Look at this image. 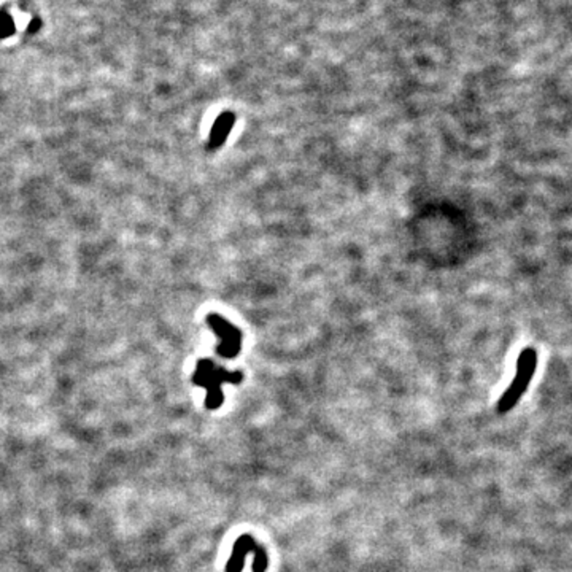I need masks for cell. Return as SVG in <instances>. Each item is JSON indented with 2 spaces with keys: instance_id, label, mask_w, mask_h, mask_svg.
<instances>
[{
  "instance_id": "cell-7",
  "label": "cell",
  "mask_w": 572,
  "mask_h": 572,
  "mask_svg": "<svg viewBox=\"0 0 572 572\" xmlns=\"http://www.w3.org/2000/svg\"><path fill=\"white\" fill-rule=\"evenodd\" d=\"M37 29H40V21H39V19H32V23H30V25H29V30H30V32H35Z\"/></svg>"
},
{
  "instance_id": "cell-6",
  "label": "cell",
  "mask_w": 572,
  "mask_h": 572,
  "mask_svg": "<svg viewBox=\"0 0 572 572\" xmlns=\"http://www.w3.org/2000/svg\"><path fill=\"white\" fill-rule=\"evenodd\" d=\"M12 34H14L13 18L10 17V13L2 10V12H0V39H7Z\"/></svg>"
},
{
  "instance_id": "cell-4",
  "label": "cell",
  "mask_w": 572,
  "mask_h": 572,
  "mask_svg": "<svg viewBox=\"0 0 572 572\" xmlns=\"http://www.w3.org/2000/svg\"><path fill=\"white\" fill-rule=\"evenodd\" d=\"M250 551L255 553L253 572H264L267 564H269V560H267L266 551L257 545L256 540L251 538L250 534L240 536V538L235 540L233 555H231V560L228 561V564H226V572H240L242 568H244L245 556L248 555Z\"/></svg>"
},
{
  "instance_id": "cell-5",
  "label": "cell",
  "mask_w": 572,
  "mask_h": 572,
  "mask_svg": "<svg viewBox=\"0 0 572 572\" xmlns=\"http://www.w3.org/2000/svg\"><path fill=\"white\" fill-rule=\"evenodd\" d=\"M234 123H235V115L233 112L221 113V115L216 118V121L213 123L212 131H210L207 148L216 149L223 145V143L226 142V138H228L229 136V132L233 131Z\"/></svg>"
},
{
  "instance_id": "cell-2",
  "label": "cell",
  "mask_w": 572,
  "mask_h": 572,
  "mask_svg": "<svg viewBox=\"0 0 572 572\" xmlns=\"http://www.w3.org/2000/svg\"><path fill=\"white\" fill-rule=\"evenodd\" d=\"M538 368V353L534 348H525L517 359V375L509 386V390L502 394V398L498 403V410L501 414L512 410V407L518 403L525 391H527L528 385Z\"/></svg>"
},
{
  "instance_id": "cell-3",
  "label": "cell",
  "mask_w": 572,
  "mask_h": 572,
  "mask_svg": "<svg viewBox=\"0 0 572 572\" xmlns=\"http://www.w3.org/2000/svg\"><path fill=\"white\" fill-rule=\"evenodd\" d=\"M209 326L220 337V345L216 347V353L224 359H234L242 350V332L233 323L226 321L221 315L210 313L207 317Z\"/></svg>"
},
{
  "instance_id": "cell-1",
  "label": "cell",
  "mask_w": 572,
  "mask_h": 572,
  "mask_svg": "<svg viewBox=\"0 0 572 572\" xmlns=\"http://www.w3.org/2000/svg\"><path fill=\"white\" fill-rule=\"evenodd\" d=\"M244 380V374L235 370V372H229L221 366H216L212 359H199L198 366H195V372L193 375V383L200 386V388L207 390V398H205V405L207 409L215 410L223 404V391H221V385L223 383H240Z\"/></svg>"
}]
</instances>
